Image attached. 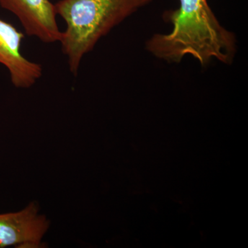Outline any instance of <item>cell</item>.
Returning <instances> with one entry per match:
<instances>
[{"label":"cell","mask_w":248,"mask_h":248,"mask_svg":"<svg viewBox=\"0 0 248 248\" xmlns=\"http://www.w3.org/2000/svg\"><path fill=\"white\" fill-rule=\"evenodd\" d=\"M179 8L164 13L171 23L169 34H155L146 42V49L156 58L180 63L191 55L202 66L213 59L231 64L236 52V39L222 27L209 6L208 0H179Z\"/></svg>","instance_id":"cell-1"},{"label":"cell","mask_w":248,"mask_h":248,"mask_svg":"<svg viewBox=\"0 0 248 248\" xmlns=\"http://www.w3.org/2000/svg\"><path fill=\"white\" fill-rule=\"evenodd\" d=\"M155 0H60L58 16L66 23L62 31V51L70 71L78 76L83 58L102 37L129 16Z\"/></svg>","instance_id":"cell-2"},{"label":"cell","mask_w":248,"mask_h":248,"mask_svg":"<svg viewBox=\"0 0 248 248\" xmlns=\"http://www.w3.org/2000/svg\"><path fill=\"white\" fill-rule=\"evenodd\" d=\"M0 6L16 16L27 35L45 44L61 40L55 4L50 0H0Z\"/></svg>","instance_id":"cell-3"},{"label":"cell","mask_w":248,"mask_h":248,"mask_svg":"<svg viewBox=\"0 0 248 248\" xmlns=\"http://www.w3.org/2000/svg\"><path fill=\"white\" fill-rule=\"evenodd\" d=\"M24 33L0 18V64L9 71L15 87L29 89L42 78V65L30 61L22 55L21 46Z\"/></svg>","instance_id":"cell-4"},{"label":"cell","mask_w":248,"mask_h":248,"mask_svg":"<svg viewBox=\"0 0 248 248\" xmlns=\"http://www.w3.org/2000/svg\"><path fill=\"white\" fill-rule=\"evenodd\" d=\"M37 212L38 207L32 202L22 211L0 215V248L11 246L40 248L49 221Z\"/></svg>","instance_id":"cell-5"}]
</instances>
